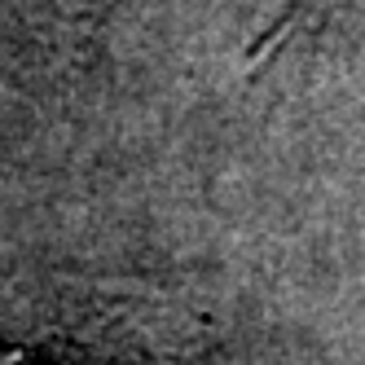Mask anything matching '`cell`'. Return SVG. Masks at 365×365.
I'll list each match as a JSON object with an SVG mask.
<instances>
[{
	"label": "cell",
	"mask_w": 365,
	"mask_h": 365,
	"mask_svg": "<svg viewBox=\"0 0 365 365\" xmlns=\"http://www.w3.org/2000/svg\"><path fill=\"white\" fill-rule=\"evenodd\" d=\"M312 5H317V0H291V5H286V9H282L273 22H269V31L259 36V44L251 48V58H264L269 48H277V44H282V36H286V27H295V22H299V18H304Z\"/></svg>",
	"instance_id": "obj_1"
}]
</instances>
